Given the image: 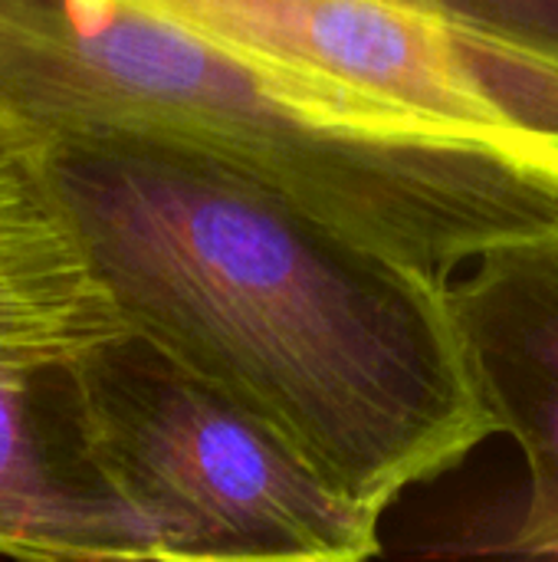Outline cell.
Wrapping results in <instances>:
<instances>
[{"mask_svg":"<svg viewBox=\"0 0 558 562\" xmlns=\"http://www.w3.org/2000/svg\"><path fill=\"white\" fill-rule=\"evenodd\" d=\"M125 329L220 392L332 491L385 514L500 431L451 280L158 142H53Z\"/></svg>","mask_w":558,"mask_h":562,"instance_id":"cell-1","label":"cell"},{"mask_svg":"<svg viewBox=\"0 0 558 562\" xmlns=\"http://www.w3.org/2000/svg\"><path fill=\"white\" fill-rule=\"evenodd\" d=\"M95 451L164 562H355L382 514L332 491L273 431L125 329L79 356Z\"/></svg>","mask_w":558,"mask_h":562,"instance_id":"cell-2","label":"cell"},{"mask_svg":"<svg viewBox=\"0 0 558 562\" xmlns=\"http://www.w3.org/2000/svg\"><path fill=\"white\" fill-rule=\"evenodd\" d=\"M558 175V56L414 0H148Z\"/></svg>","mask_w":558,"mask_h":562,"instance_id":"cell-3","label":"cell"},{"mask_svg":"<svg viewBox=\"0 0 558 562\" xmlns=\"http://www.w3.org/2000/svg\"><path fill=\"white\" fill-rule=\"evenodd\" d=\"M0 553L164 562L158 530L95 451L79 356L0 352Z\"/></svg>","mask_w":558,"mask_h":562,"instance_id":"cell-4","label":"cell"},{"mask_svg":"<svg viewBox=\"0 0 558 562\" xmlns=\"http://www.w3.org/2000/svg\"><path fill=\"white\" fill-rule=\"evenodd\" d=\"M451 300L480 395L529 471L526 514L497 553L558 557V234L483 254L451 277Z\"/></svg>","mask_w":558,"mask_h":562,"instance_id":"cell-5","label":"cell"},{"mask_svg":"<svg viewBox=\"0 0 558 562\" xmlns=\"http://www.w3.org/2000/svg\"><path fill=\"white\" fill-rule=\"evenodd\" d=\"M125 333L53 175V138L0 115V352L82 356Z\"/></svg>","mask_w":558,"mask_h":562,"instance_id":"cell-6","label":"cell"},{"mask_svg":"<svg viewBox=\"0 0 558 562\" xmlns=\"http://www.w3.org/2000/svg\"><path fill=\"white\" fill-rule=\"evenodd\" d=\"M434 7L558 56V0H434Z\"/></svg>","mask_w":558,"mask_h":562,"instance_id":"cell-7","label":"cell"},{"mask_svg":"<svg viewBox=\"0 0 558 562\" xmlns=\"http://www.w3.org/2000/svg\"><path fill=\"white\" fill-rule=\"evenodd\" d=\"M414 3H428V7H434V0H414Z\"/></svg>","mask_w":558,"mask_h":562,"instance_id":"cell-8","label":"cell"}]
</instances>
